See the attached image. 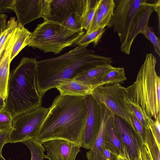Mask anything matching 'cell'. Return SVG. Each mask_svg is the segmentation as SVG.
<instances>
[{"instance_id": "cell-1", "label": "cell", "mask_w": 160, "mask_h": 160, "mask_svg": "<svg viewBox=\"0 0 160 160\" xmlns=\"http://www.w3.org/2000/svg\"><path fill=\"white\" fill-rule=\"evenodd\" d=\"M87 112L85 97L60 94L49 108L35 138L40 142L62 139L81 146Z\"/></svg>"}, {"instance_id": "cell-2", "label": "cell", "mask_w": 160, "mask_h": 160, "mask_svg": "<svg viewBox=\"0 0 160 160\" xmlns=\"http://www.w3.org/2000/svg\"><path fill=\"white\" fill-rule=\"evenodd\" d=\"M112 62L111 58L94 54L87 46L80 45L58 57L38 61L36 77L38 92L42 97L64 80L74 78L84 71Z\"/></svg>"}, {"instance_id": "cell-3", "label": "cell", "mask_w": 160, "mask_h": 160, "mask_svg": "<svg viewBox=\"0 0 160 160\" xmlns=\"http://www.w3.org/2000/svg\"><path fill=\"white\" fill-rule=\"evenodd\" d=\"M115 7L107 27L112 28L119 38L120 50L127 55L136 37L148 25L152 13L160 7V0H114Z\"/></svg>"}, {"instance_id": "cell-4", "label": "cell", "mask_w": 160, "mask_h": 160, "mask_svg": "<svg viewBox=\"0 0 160 160\" xmlns=\"http://www.w3.org/2000/svg\"><path fill=\"white\" fill-rule=\"evenodd\" d=\"M35 58L24 57L10 73L4 108L13 117L41 107L42 96L37 86Z\"/></svg>"}, {"instance_id": "cell-5", "label": "cell", "mask_w": 160, "mask_h": 160, "mask_svg": "<svg viewBox=\"0 0 160 160\" xmlns=\"http://www.w3.org/2000/svg\"><path fill=\"white\" fill-rule=\"evenodd\" d=\"M157 62L152 53L147 54L136 80L126 88L128 99L139 105L147 116L155 120L160 117V78L155 69Z\"/></svg>"}, {"instance_id": "cell-6", "label": "cell", "mask_w": 160, "mask_h": 160, "mask_svg": "<svg viewBox=\"0 0 160 160\" xmlns=\"http://www.w3.org/2000/svg\"><path fill=\"white\" fill-rule=\"evenodd\" d=\"M84 34V30L74 31L57 22L44 19L32 33L30 42L28 46L45 53L57 54L65 48L75 45Z\"/></svg>"}, {"instance_id": "cell-7", "label": "cell", "mask_w": 160, "mask_h": 160, "mask_svg": "<svg viewBox=\"0 0 160 160\" xmlns=\"http://www.w3.org/2000/svg\"><path fill=\"white\" fill-rule=\"evenodd\" d=\"M49 110L42 107L13 117L9 143L22 142L35 138Z\"/></svg>"}, {"instance_id": "cell-8", "label": "cell", "mask_w": 160, "mask_h": 160, "mask_svg": "<svg viewBox=\"0 0 160 160\" xmlns=\"http://www.w3.org/2000/svg\"><path fill=\"white\" fill-rule=\"evenodd\" d=\"M91 94L98 102L103 104L114 114L135 129L131 114L125 104L127 97L125 88L120 84L104 85L94 88Z\"/></svg>"}, {"instance_id": "cell-9", "label": "cell", "mask_w": 160, "mask_h": 160, "mask_svg": "<svg viewBox=\"0 0 160 160\" xmlns=\"http://www.w3.org/2000/svg\"><path fill=\"white\" fill-rule=\"evenodd\" d=\"M87 112L81 147L90 150L99 131L104 105L98 102L91 95L85 96Z\"/></svg>"}, {"instance_id": "cell-10", "label": "cell", "mask_w": 160, "mask_h": 160, "mask_svg": "<svg viewBox=\"0 0 160 160\" xmlns=\"http://www.w3.org/2000/svg\"><path fill=\"white\" fill-rule=\"evenodd\" d=\"M52 0H14L12 10L23 26L40 18L48 19Z\"/></svg>"}, {"instance_id": "cell-11", "label": "cell", "mask_w": 160, "mask_h": 160, "mask_svg": "<svg viewBox=\"0 0 160 160\" xmlns=\"http://www.w3.org/2000/svg\"><path fill=\"white\" fill-rule=\"evenodd\" d=\"M113 117L125 158L128 160H139L140 151L144 143L139 135L122 118L114 114Z\"/></svg>"}, {"instance_id": "cell-12", "label": "cell", "mask_w": 160, "mask_h": 160, "mask_svg": "<svg viewBox=\"0 0 160 160\" xmlns=\"http://www.w3.org/2000/svg\"><path fill=\"white\" fill-rule=\"evenodd\" d=\"M41 143L47 152L44 158L49 160H75L80 151L79 145L62 139H52Z\"/></svg>"}, {"instance_id": "cell-13", "label": "cell", "mask_w": 160, "mask_h": 160, "mask_svg": "<svg viewBox=\"0 0 160 160\" xmlns=\"http://www.w3.org/2000/svg\"><path fill=\"white\" fill-rule=\"evenodd\" d=\"M83 6V0H52L48 19L62 23L72 13L82 15Z\"/></svg>"}, {"instance_id": "cell-14", "label": "cell", "mask_w": 160, "mask_h": 160, "mask_svg": "<svg viewBox=\"0 0 160 160\" xmlns=\"http://www.w3.org/2000/svg\"><path fill=\"white\" fill-rule=\"evenodd\" d=\"M16 29L12 33L8 44L0 57V92L5 100L8 94V87L10 74L11 51L16 38Z\"/></svg>"}, {"instance_id": "cell-15", "label": "cell", "mask_w": 160, "mask_h": 160, "mask_svg": "<svg viewBox=\"0 0 160 160\" xmlns=\"http://www.w3.org/2000/svg\"><path fill=\"white\" fill-rule=\"evenodd\" d=\"M104 139L106 148L117 156L125 157L123 149L114 121L113 113L112 112L108 116L106 122Z\"/></svg>"}, {"instance_id": "cell-16", "label": "cell", "mask_w": 160, "mask_h": 160, "mask_svg": "<svg viewBox=\"0 0 160 160\" xmlns=\"http://www.w3.org/2000/svg\"><path fill=\"white\" fill-rule=\"evenodd\" d=\"M114 67L109 64L98 65L81 72L74 79L92 87L93 89L99 86L103 76Z\"/></svg>"}, {"instance_id": "cell-17", "label": "cell", "mask_w": 160, "mask_h": 160, "mask_svg": "<svg viewBox=\"0 0 160 160\" xmlns=\"http://www.w3.org/2000/svg\"><path fill=\"white\" fill-rule=\"evenodd\" d=\"M62 95L84 96L91 94L93 88L75 79L64 80L56 88Z\"/></svg>"}, {"instance_id": "cell-18", "label": "cell", "mask_w": 160, "mask_h": 160, "mask_svg": "<svg viewBox=\"0 0 160 160\" xmlns=\"http://www.w3.org/2000/svg\"><path fill=\"white\" fill-rule=\"evenodd\" d=\"M111 112L104 105L102 120L98 133L92 148L86 154L88 160H105L103 156L105 148V129L107 119Z\"/></svg>"}, {"instance_id": "cell-19", "label": "cell", "mask_w": 160, "mask_h": 160, "mask_svg": "<svg viewBox=\"0 0 160 160\" xmlns=\"http://www.w3.org/2000/svg\"><path fill=\"white\" fill-rule=\"evenodd\" d=\"M16 31V38L11 52V62L23 48L28 45L32 36V32L20 24H18Z\"/></svg>"}, {"instance_id": "cell-20", "label": "cell", "mask_w": 160, "mask_h": 160, "mask_svg": "<svg viewBox=\"0 0 160 160\" xmlns=\"http://www.w3.org/2000/svg\"><path fill=\"white\" fill-rule=\"evenodd\" d=\"M127 79L124 68L114 67L103 76L98 86L110 84H121Z\"/></svg>"}, {"instance_id": "cell-21", "label": "cell", "mask_w": 160, "mask_h": 160, "mask_svg": "<svg viewBox=\"0 0 160 160\" xmlns=\"http://www.w3.org/2000/svg\"><path fill=\"white\" fill-rule=\"evenodd\" d=\"M98 0H83L81 19L82 29L87 31L92 19L98 6Z\"/></svg>"}, {"instance_id": "cell-22", "label": "cell", "mask_w": 160, "mask_h": 160, "mask_svg": "<svg viewBox=\"0 0 160 160\" xmlns=\"http://www.w3.org/2000/svg\"><path fill=\"white\" fill-rule=\"evenodd\" d=\"M125 104L129 113L133 114L146 128L149 127L148 117L138 104L131 101L127 96L125 99Z\"/></svg>"}, {"instance_id": "cell-23", "label": "cell", "mask_w": 160, "mask_h": 160, "mask_svg": "<svg viewBox=\"0 0 160 160\" xmlns=\"http://www.w3.org/2000/svg\"><path fill=\"white\" fill-rule=\"evenodd\" d=\"M22 142L29 149L31 156V160H43L44 158L46 149L41 142L32 138Z\"/></svg>"}, {"instance_id": "cell-24", "label": "cell", "mask_w": 160, "mask_h": 160, "mask_svg": "<svg viewBox=\"0 0 160 160\" xmlns=\"http://www.w3.org/2000/svg\"><path fill=\"white\" fill-rule=\"evenodd\" d=\"M105 31V28H100L91 32L85 33L78 41L75 45L88 47L90 44L92 43L95 47L100 41Z\"/></svg>"}, {"instance_id": "cell-25", "label": "cell", "mask_w": 160, "mask_h": 160, "mask_svg": "<svg viewBox=\"0 0 160 160\" xmlns=\"http://www.w3.org/2000/svg\"><path fill=\"white\" fill-rule=\"evenodd\" d=\"M144 143L153 160H160V147L157 143L149 127L145 128Z\"/></svg>"}, {"instance_id": "cell-26", "label": "cell", "mask_w": 160, "mask_h": 160, "mask_svg": "<svg viewBox=\"0 0 160 160\" xmlns=\"http://www.w3.org/2000/svg\"><path fill=\"white\" fill-rule=\"evenodd\" d=\"M115 7L114 0H98V8L102 14L106 27L113 16Z\"/></svg>"}, {"instance_id": "cell-27", "label": "cell", "mask_w": 160, "mask_h": 160, "mask_svg": "<svg viewBox=\"0 0 160 160\" xmlns=\"http://www.w3.org/2000/svg\"><path fill=\"white\" fill-rule=\"evenodd\" d=\"M13 117L4 108L0 109V132H10L12 128Z\"/></svg>"}, {"instance_id": "cell-28", "label": "cell", "mask_w": 160, "mask_h": 160, "mask_svg": "<svg viewBox=\"0 0 160 160\" xmlns=\"http://www.w3.org/2000/svg\"><path fill=\"white\" fill-rule=\"evenodd\" d=\"M62 24L67 28L72 30L76 31L83 30L82 26L81 15L78 13L71 14Z\"/></svg>"}, {"instance_id": "cell-29", "label": "cell", "mask_w": 160, "mask_h": 160, "mask_svg": "<svg viewBox=\"0 0 160 160\" xmlns=\"http://www.w3.org/2000/svg\"><path fill=\"white\" fill-rule=\"evenodd\" d=\"M106 27L102 14L98 8L97 6L92 19L86 33L91 32L99 28H104Z\"/></svg>"}, {"instance_id": "cell-30", "label": "cell", "mask_w": 160, "mask_h": 160, "mask_svg": "<svg viewBox=\"0 0 160 160\" xmlns=\"http://www.w3.org/2000/svg\"><path fill=\"white\" fill-rule=\"evenodd\" d=\"M143 36L152 43L155 52L158 56H160V40L151 27L148 25L145 28L142 32Z\"/></svg>"}, {"instance_id": "cell-31", "label": "cell", "mask_w": 160, "mask_h": 160, "mask_svg": "<svg viewBox=\"0 0 160 160\" xmlns=\"http://www.w3.org/2000/svg\"><path fill=\"white\" fill-rule=\"evenodd\" d=\"M18 24L14 17H12L7 23L6 27L0 35V46L6 41L9 36L15 30Z\"/></svg>"}, {"instance_id": "cell-32", "label": "cell", "mask_w": 160, "mask_h": 160, "mask_svg": "<svg viewBox=\"0 0 160 160\" xmlns=\"http://www.w3.org/2000/svg\"><path fill=\"white\" fill-rule=\"evenodd\" d=\"M149 127L150 128L156 141L160 147V117L156 120L149 118L148 119Z\"/></svg>"}, {"instance_id": "cell-33", "label": "cell", "mask_w": 160, "mask_h": 160, "mask_svg": "<svg viewBox=\"0 0 160 160\" xmlns=\"http://www.w3.org/2000/svg\"><path fill=\"white\" fill-rule=\"evenodd\" d=\"M135 128L144 143L145 128L136 118L134 115L132 113H130Z\"/></svg>"}, {"instance_id": "cell-34", "label": "cell", "mask_w": 160, "mask_h": 160, "mask_svg": "<svg viewBox=\"0 0 160 160\" xmlns=\"http://www.w3.org/2000/svg\"><path fill=\"white\" fill-rule=\"evenodd\" d=\"M14 0H0V13L12 10Z\"/></svg>"}, {"instance_id": "cell-35", "label": "cell", "mask_w": 160, "mask_h": 160, "mask_svg": "<svg viewBox=\"0 0 160 160\" xmlns=\"http://www.w3.org/2000/svg\"><path fill=\"white\" fill-rule=\"evenodd\" d=\"M10 132H0V156H2V150L3 146L9 143Z\"/></svg>"}, {"instance_id": "cell-36", "label": "cell", "mask_w": 160, "mask_h": 160, "mask_svg": "<svg viewBox=\"0 0 160 160\" xmlns=\"http://www.w3.org/2000/svg\"><path fill=\"white\" fill-rule=\"evenodd\" d=\"M103 156L105 160H118V156L105 148L103 151Z\"/></svg>"}, {"instance_id": "cell-37", "label": "cell", "mask_w": 160, "mask_h": 160, "mask_svg": "<svg viewBox=\"0 0 160 160\" xmlns=\"http://www.w3.org/2000/svg\"><path fill=\"white\" fill-rule=\"evenodd\" d=\"M7 18L6 15L0 13V35L6 27Z\"/></svg>"}, {"instance_id": "cell-38", "label": "cell", "mask_w": 160, "mask_h": 160, "mask_svg": "<svg viewBox=\"0 0 160 160\" xmlns=\"http://www.w3.org/2000/svg\"><path fill=\"white\" fill-rule=\"evenodd\" d=\"M146 150V146L144 143L142 146L140 152V156L142 160H147Z\"/></svg>"}, {"instance_id": "cell-39", "label": "cell", "mask_w": 160, "mask_h": 160, "mask_svg": "<svg viewBox=\"0 0 160 160\" xmlns=\"http://www.w3.org/2000/svg\"><path fill=\"white\" fill-rule=\"evenodd\" d=\"M12 33H11L9 36L8 37V38L7 39L6 41H5V42L3 44H2V45L1 46H0V57L1 56L5 48H6V47L8 44L9 40V38L10 37V36H11Z\"/></svg>"}, {"instance_id": "cell-40", "label": "cell", "mask_w": 160, "mask_h": 160, "mask_svg": "<svg viewBox=\"0 0 160 160\" xmlns=\"http://www.w3.org/2000/svg\"><path fill=\"white\" fill-rule=\"evenodd\" d=\"M5 100L4 99L0 92V109L4 108Z\"/></svg>"}, {"instance_id": "cell-41", "label": "cell", "mask_w": 160, "mask_h": 160, "mask_svg": "<svg viewBox=\"0 0 160 160\" xmlns=\"http://www.w3.org/2000/svg\"><path fill=\"white\" fill-rule=\"evenodd\" d=\"M146 155L147 160H153L151 155V153L147 147L146 150Z\"/></svg>"}, {"instance_id": "cell-42", "label": "cell", "mask_w": 160, "mask_h": 160, "mask_svg": "<svg viewBox=\"0 0 160 160\" xmlns=\"http://www.w3.org/2000/svg\"><path fill=\"white\" fill-rule=\"evenodd\" d=\"M118 160H128L125 157H122L120 156H117Z\"/></svg>"}, {"instance_id": "cell-43", "label": "cell", "mask_w": 160, "mask_h": 160, "mask_svg": "<svg viewBox=\"0 0 160 160\" xmlns=\"http://www.w3.org/2000/svg\"><path fill=\"white\" fill-rule=\"evenodd\" d=\"M0 160H6L2 156H0Z\"/></svg>"}, {"instance_id": "cell-44", "label": "cell", "mask_w": 160, "mask_h": 160, "mask_svg": "<svg viewBox=\"0 0 160 160\" xmlns=\"http://www.w3.org/2000/svg\"><path fill=\"white\" fill-rule=\"evenodd\" d=\"M139 160H142L140 155V158Z\"/></svg>"}]
</instances>
